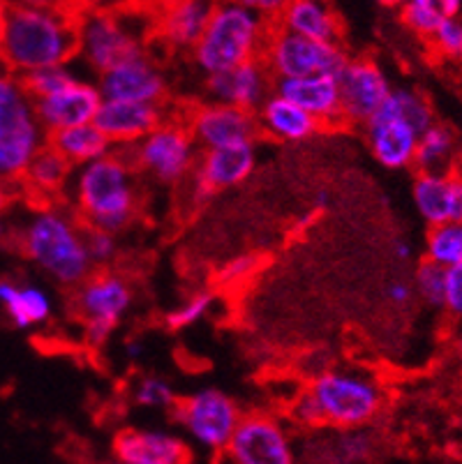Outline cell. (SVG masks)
Returning a JSON list of instances; mask_svg holds the SVG:
<instances>
[{"instance_id":"cell-22","label":"cell","mask_w":462,"mask_h":464,"mask_svg":"<svg viewBox=\"0 0 462 464\" xmlns=\"http://www.w3.org/2000/svg\"><path fill=\"white\" fill-rule=\"evenodd\" d=\"M412 201L428 227L442 222H462V174L418 171L412 185Z\"/></svg>"},{"instance_id":"cell-16","label":"cell","mask_w":462,"mask_h":464,"mask_svg":"<svg viewBox=\"0 0 462 464\" xmlns=\"http://www.w3.org/2000/svg\"><path fill=\"white\" fill-rule=\"evenodd\" d=\"M102 97L109 100H137L164 104L167 79L160 65L146 52L116 63L95 77Z\"/></svg>"},{"instance_id":"cell-25","label":"cell","mask_w":462,"mask_h":464,"mask_svg":"<svg viewBox=\"0 0 462 464\" xmlns=\"http://www.w3.org/2000/svg\"><path fill=\"white\" fill-rule=\"evenodd\" d=\"M257 116V128L269 134L270 139L285 143H300L315 137L321 125L317 123L310 113L287 100L280 92H270L261 107L254 111Z\"/></svg>"},{"instance_id":"cell-55","label":"cell","mask_w":462,"mask_h":464,"mask_svg":"<svg viewBox=\"0 0 462 464\" xmlns=\"http://www.w3.org/2000/svg\"><path fill=\"white\" fill-rule=\"evenodd\" d=\"M139 3H143V5L152 7V5H158V3H162V0H139Z\"/></svg>"},{"instance_id":"cell-30","label":"cell","mask_w":462,"mask_h":464,"mask_svg":"<svg viewBox=\"0 0 462 464\" xmlns=\"http://www.w3.org/2000/svg\"><path fill=\"white\" fill-rule=\"evenodd\" d=\"M72 169L74 167L56 149H51L49 143H44L35 153V158L28 162L19 185L42 197V199H51L54 194L63 192L70 185Z\"/></svg>"},{"instance_id":"cell-44","label":"cell","mask_w":462,"mask_h":464,"mask_svg":"<svg viewBox=\"0 0 462 464\" xmlns=\"http://www.w3.org/2000/svg\"><path fill=\"white\" fill-rule=\"evenodd\" d=\"M387 298L396 305H407L414 298V285L405 280H396L387 286Z\"/></svg>"},{"instance_id":"cell-48","label":"cell","mask_w":462,"mask_h":464,"mask_svg":"<svg viewBox=\"0 0 462 464\" xmlns=\"http://www.w3.org/2000/svg\"><path fill=\"white\" fill-rule=\"evenodd\" d=\"M125 353H127V358H133V361H137V358H142V353H143L142 342H139V340L127 342V344H125Z\"/></svg>"},{"instance_id":"cell-35","label":"cell","mask_w":462,"mask_h":464,"mask_svg":"<svg viewBox=\"0 0 462 464\" xmlns=\"http://www.w3.org/2000/svg\"><path fill=\"white\" fill-rule=\"evenodd\" d=\"M215 305V296L211 291H194L192 296L185 298L176 310L167 314V326L172 331H183V328L194 326V324L203 322L211 314Z\"/></svg>"},{"instance_id":"cell-34","label":"cell","mask_w":462,"mask_h":464,"mask_svg":"<svg viewBox=\"0 0 462 464\" xmlns=\"http://www.w3.org/2000/svg\"><path fill=\"white\" fill-rule=\"evenodd\" d=\"M133 400L143 409H173L178 395L167 379L148 374V377L137 379L133 388Z\"/></svg>"},{"instance_id":"cell-52","label":"cell","mask_w":462,"mask_h":464,"mask_svg":"<svg viewBox=\"0 0 462 464\" xmlns=\"http://www.w3.org/2000/svg\"><path fill=\"white\" fill-rule=\"evenodd\" d=\"M456 164L460 167V171H462V137L457 139V146H456Z\"/></svg>"},{"instance_id":"cell-54","label":"cell","mask_w":462,"mask_h":464,"mask_svg":"<svg viewBox=\"0 0 462 464\" xmlns=\"http://www.w3.org/2000/svg\"><path fill=\"white\" fill-rule=\"evenodd\" d=\"M409 3H421V5H437V0H409Z\"/></svg>"},{"instance_id":"cell-14","label":"cell","mask_w":462,"mask_h":464,"mask_svg":"<svg viewBox=\"0 0 462 464\" xmlns=\"http://www.w3.org/2000/svg\"><path fill=\"white\" fill-rule=\"evenodd\" d=\"M338 83H340V107L342 123L366 125L368 118L381 107L391 92V79L375 61L356 58L342 65L338 72Z\"/></svg>"},{"instance_id":"cell-32","label":"cell","mask_w":462,"mask_h":464,"mask_svg":"<svg viewBox=\"0 0 462 464\" xmlns=\"http://www.w3.org/2000/svg\"><path fill=\"white\" fill-rule=\"evenodd\" d=\"M426 259L448 268L462 261V222H442L430 227L426 238Z\"/></svg>"},{"instance_id":"cell-1","label":"cell","mask_w":462,"mask_h":464,"mask_svg":"<svg viewBox=\"0 0 462 464\" xmlns=\"http://www.w3.org/2000/svg\"><path fill=\"white\" fill-rule=\"evenodd\" d=\"M76 61V14L63 3L10 5L0 21V65L24 77Z\"/></svg>"},{"instance_id":"cell-50","label":"cell","mask_w":462,"mask_h":464,"mask_svg":"<svg viewBox=\"0 0 462 464\" xmlns=\"http://www.w3.org/2000/svg\"><path fill=\"white\" fill-rule=\"evenodd\" d=\"M10 225H7L5 222V218H3V215H0V243H5L7 238H10Z\"/></svg>"},{"instance_id":"cell-53","label":"cell","mask_w":462,"mask_h":464,"mask_svg":"<svg viewBox=\"0 0 462 464\" xmlns=\"http://www.w3.org/2000/svg\"><path fill=\"white\" fill-rule=\"evenodd\" d=\"M7 10H10V3H7V0H0V21L7 14Z\"/></svg>"},{"instance_id":"cell-19","label":"cell","mask_w":462,"mask_h":464,"mask_svg":"<svg viewBox=\"0 0 462 464\" xmlns=\"http://www.w3.org/2000/svg\"><path fill=\"white\" fill-rule=\"evenodd\" d=\"M185 125L202 150L254 139L260 132L257 116L252 111L231 107V104L211 102V100L194 107L185 118Z\"/></svg>"},{"instance_id":"cell-12","label":"cell","mask_w":462,"mask_h":464,"mask_svg":"<svg viewBox=\"0 0 462 464\" xmlns=\"http://www.w3.org/2000/svg\"><path fill=\"white\" fill-rule=\"evenodd\" d=\"M224 458L236 464H287L296 458V446L278 419L269 413H245L229 439Z\"/></svg>"},{"instance_id":"cell-40","label":"cell","mask_w":462,"mask_h":464,"mask_svg":"<svg viewBox=\"0 0 462 464\" xmlns=\"http://www.w3.org/2000/svg\"><path fill=\"white\" fill-rule=\"evenodd\" d=\"M444 307L453 316L462 319V261L447 268V280H444Z\"/></svg>"},{"instance_id":"cell-27","label":"cell","mask_w":462,"mask_h":464,"mask_svg":"<svg viewBox=\"0 0 462 464\" xmlns=\"http://www.w3.org/2000/svg\"><path fill=\"white\" fill-rule=\"evenodd\" d=\"M275 26L319 42H340V21L329 0H287L273 21Z\"/></svg>"},{"instance_id":"cell-26","label":"cell","mask_w":462,"mask_h":464,"mask_svg":"<svg viewBox=\"0 0 462 464\" xmlns=\"http://www.w3.org/2000/svg\"><path fill=\"white\" fill-rule=\"evenodd\" d=\"M0 310L7 322L19 331L46 326L54 316V301L49 291L35 285L15 282L12 277H0Z\"/></svg>"},{"instance_id":"cell-24","label":"cell","mask_w":462,"mask_h":464,"mask_svg":"<svg viewBox=\"0 0 462 464\" xmlns=\"http://www.w3.org/2000/svg\"><path fill=\"white\" fill-rule=\"evenodd\" d=\"M273 91L299 104L300 109H305L319 125L342 123L338 74H308V77L275 79Z\"/></svg>"},{"instance_id":"cell-39","label":"cell","mask_w":462,"mask_h":464,"mask_svg":"<svg viewBox=\"0 0 462 464\" xmlns=\"http://www.w3.org/2000/svg\"><path fill=\"white\" fill-rule=\"evenodd\" d=\"M86 250L91 256L93 266H104L113 261L116 256V234L107 229H95V227H86Z\"/></svg>"},{"instance_id":"cell-56","label":"cell","mask_w":462,"mask_h":464,"mask_svg":"<svg viewBox=\"0 0 462 464\" xmlns=\"http://www.w3.org/2000/svg\"><path fill=\"white\" fill-rule=\"evenodd\" d=\"M457 353H460V358H462V337L457 340Z\"/></svg>"},{"instance_id":"cell-20","label":"cell","mask_w":462,"mask_h":464,"mask_svg":"<svg viewBox=\"0 0 462 464\" xmlns=\"http://www.w3.org/2000/svg\"><path fill=\"white\" fill-rule=\"evenodd\" d=\"M164 118H167L164 104L102 97V104L93 118V123L104 132L113 149H125V146H133L139 139L146 137L152 128H158Z\"/></svg>"},{"instance_id":"cell-3","label":"cell","mask_w":462,"mask_h":464,"mask_svg":"<svg viewBox=\"0 0 462 464\" xmlns=\"http://www.w3.org/2000/svg\"><path fill=\"white\" fill-rule=\"evenodd\" d=\"M19 247L42 273L63 286H79L93 271L86 227L58 206H42L16 234Z\"/></svg>"},{"instance_id":"cell-33","label":"cell","mask_w":462,"mask_h":464,"mask_svg":"<svg viewBox=\"0 0 462 464\" xmlns=\"http://www.w3.org/2000/svg\"><path fill=\"white\" fill-rule=\"evenodd\" d=\"M76 74H79V72H76V67L72 65V63H61V65H46L40 67V70L28 72V74L21 77V82H24L28 95L35 100V97L49 95V92L58 91V88L65 86L70 79H74Z\"/></svg>"},{"instance_id":"cell-10","label":"cell","mask_w":462,"mask_h":464,"mask_svg":"<svg viewBox=\"0 0 462 464\" xmlns=\"http://www.w3.org/2000/svg\"><path fill=\"white\" fill-rule=\"evenodd\" d=\"M173 411L185 432V441L211 458L224 455L229 439L243 416L236 400L220 388H199L188 398L178 400Z\"/></svg>"},{"instance_id":"cell-29","label":"cell","mask_w":462,"mask_h":464,"mask_svg":"<svg viewBox=\"0 0 462 464\" xmlns=\"http://www.w3.org/2000/svg\"><path fill=\"white\" fill-rule=\"evenodd\" d=\"M46 143L51 149H56L72 167H82V164L93 162V160L113 150L112 141L104 137V132L95 123H82L56 130V132H51L46 137Z\"/></svg>"},{"instance_id":"cell-49","label":"cell","mask_w":462,"mask_h":464,"mask_svg":"<svg viewBox=\"0 0 462 464\" xmlns=\"http://www.w3.org/2000/svg\"><path fill=\"white\" fill-rule=\"evenodd\" d=\"M10 5H51V3H63V0H7Z\"/></svg>"},{"instance_id":"cell-7","label":"cell","mask_w":462,"mask_h":464,"mask_svg":"<svg viewBox=\"0 0 462 464\" xmlns=\"http://www.w3.org/2000/svg\"><path fill=\"white\" fill-rule=\"evenodd\" d=\"M435 123V111L414 88H391L381 107L366 121L368 146L384 169L414 167L418 134Z\"/></svg>"},{"instance_id":"cell-43","label":"cell","mask_w":462,"mask_h":464,"mask_svg":"<svg viewBox=\"0 0 462 464\" xmlns=\"http://www.w3.org/2000/svg\"><path fill=\"white\" fill-rule=\"evenodd\" d=\"M236 3H241L245 7H252L254 12H260V14H264L270 21H275L280 10L287 5V0H236Z\"/></svg>"},{"instance_id":"cell-51","label":"cell","mask_w":462,"mask_h":464,"mask_svg":"<svg viewBox=\"0 0 462 464\" xmlns=\"http://www.w3.org/2000/svg\"><path fill=\"white\" fill-rule=\"evenodd\" d=\"M377 5H384V7H402L407 0H375Z\"/></svg>"},{"instance_id":"cell-47","label":"cell","mask_w":462,"mask_h":464,"mask_svg":"<svg viewBox=\"0 0 462 464\" xmlns=\"http://www.w3.org/2000/svg\"><path fill=\"white\" fill-rule=\"evenodd\" d=\"M437 7L442 10V14L457 16L462 10V0H437Z\"/></svg>"},{"instance_id":"cell-18","label":"cell","mask_w":462,"mask_h":464,"mask_svg":"<svg viewBox=\"0 0 462 464\" xmlns=\"http://www.w3.org/2000/svg\"><path fill=\"white\" fill-rule=\"evenodd\" d=\"M218 0H162L151 7V37L160 44L190 52L202 37Z\"/></svg>"},{"instance_id":"cell-15","label":"cell","mask_w":462,"mask_h":464,"mask_svg":"<svg viewBox=\"0 0 462 464\" xmlns=\"http://www.w3.org/2000/svg\"><path fill=\"white\" fill-rule=\"evenodd\" d=\"M100 104L102 92L97 88V82L91 77H84V74H76L58 91L33 100L35 116L46 134L72 128V125L93 123Z\"/></svg>"},{"instance_id":"cell-36","label":"cell","mask_w":462,"mask_h":464,"mask_svg":"<svg viewBox=\"0 0 462 464\" xmlns=\"http://www.w3.org/2000/svg\"><path fill=\"white\" fill-rule=\"evenodd\" d=\"M444 280L447 268L426 259L414 273V294H418L426 305L444 307Z\"/></svg>"},{"instance_id":"cell-4","label":"cell","mask_w":462,"mask_h":464,"mask_svg":"<svg viewBox=\"0 0 462 464\" xmlns=\"http://www.w3.org/2000/svg\"><path fill=\"white\" fill-rule=\"evenodd\" d=\"M151 31V7L139 0L82 12L76 14V61L97 77L116 63L146 52Z\"/></svg>"},{"instance_id":"cell-41","label":"cell","mask_w":462,"mask_h":464,"mask_svg":"<svg viewBox=\"0 0 462 464\" xmlns=\"http://www.w3.org/2000/svg\"><path fill=\"white\" fill-rule=\"evenodd\" d=\"M254 268H257V256L241 255V256H236V259L229 261L222 271H220V282L227 286L236 285V282H243V280H248L250 273H252Z\"/></svg>"},{"instance_id":"cell-37","label":"cell","mask_w":462,"mask_h":464,"mask_svg":"<svg viewBox=\"0 0 462 464\" xmlns=\"http://www.w3.org/2000/svg\"><path fill=\"white\" fill-rule=\"evenodd\" d=\"M442 10L437 5H421V3H409L402 5V21L412 33L421 37H432L442 21Z\"/></svg>"},{"instance_id":"cell-13","label":"cell","mask_w":462,"mask_h":464,"mask_svg":"<svg viewBox=\"0 0 462 464\" xmlns=\"http://www.w3.org/2000/svg\"><path fill=\"white\" fill-rule=\"evenodd\" d=\"M254 164H257L254 139L202 150L190 174L194 201H209L213 194L243 183L254 171Z\"/></svg>"},{"instance_id":"cell-31","label":"cell","mask_w":462,"mask_h":464,"mask_svg":"<svg viewBox=\"0 0 462 464\" xmlns=\"http://www.w3.org/2000/svg\"><path fill=\"white\" fill-rule=\"evenodd\" d=\"M456 146L457 137L453 134V130L435 121L418 134L414 167L418 171H447V169H453V164H456Z\"/></svg>"},{"instance_id":"cell-45","label":"cell","mask_w":462,"mask_h":464,"mask_svg":"<svg viewBox=\"0 0 462 464\" xmlns=\"http://www.w3.org/2000/svg\"><path fill=\"white\" fill-rule=\"evenodd\" d=\"M16 188H19V183H15V180L0 179V215L5 213L12 206V201H15Z\"/></svg>"},{"instance_id":"cell-21","label":"cell","mask_w":462,"mask_h":464,"mask_svg":"<svg viewBox=\"0 0 462 464\" xmlns=\"http://www.w3.org/2000/svg\"><path fill=\"white\" fill-rule=\"evenodd\" d=\"M113 458L123 464H181L192 458V450L181 434L127 428L113 439Z\"/></svg>"},{"instance_id":"cell-9","label":"cell","mask_w":462,"mask_h":464,"mask_svg":"<svg viewBox=\"0 0 462 464\" xmlns=\"http://www.w3.org/2000/svg\"><path fill=\"white\" fill-rule=\"evenodd\" d=\"M121 150L134 169L148 174L158 183L176 185L190 179L202 149L190 134L185 121L176 123V121L164 118L162 123L152 128L146 137Z\"/></svg>"},{"instance_id":"cell-8","label":"cell","mask_w":462,"mask_h":464,"mask_svg":"<svg viewBox=\"0 0 462 464\" xmlns=\"http://www.w3.org/2000/svg\"><path fill=\"white\" fill-rule=\"evenodd\" d=\"M46 137L21 77L0 65V179L19 183Z\"/></svg>"},{"instance_id":"cell-46","label":"cell","mask_w":462,"mask_h":464,"mask_svg":"<svg viewBox=\"0 0 462 464\" xmlns=\"http://www.w3.org/2000/svg\"><path fill=\"white\" fill-rule=\"evenodd\" d=\"M393 255H396V259L400 261H412L414 259V247L409 240H393Z\"/></svg>"},{"instance_id":"cell-17","label":"cell","mask_w":462,"mask_h":464,"mask_svg":"<svg viewBox=\"0 0 462 464\" xmlns=\"http://www.w3.org/2000/svg\"><path fill=\"white\" fill-rule=\"evenodd\" d=\"M273 74L261 58L239 63L229 70L206 74V97L211 102L257 111L266 97L273 92Z\"/></svg>"},{"instance_id":"cell-5","label":"cell","mask_w":462,"mask_h":464,"mask_svg":"<svg viewBox=\"0 0 462 464\" xmlns=\"http://www.w3.org/2000/svg\"><path fill=\"white\" fill-rule=\"evenodd\" d=\"M384 407V391L372 377L356 370H329L312 379L299 398L294 416L310 428H361Z\"/></svg>"},{"instance_id":"cell-28","label":"cell","mask_w":462,"mask_h":464,"mask_svg":"<svg viewBox=\"0 0 462 464\" xmlns=\"http://www.w3.org/2000/svg\"><path fill=\"white\" fill-rule=\"evenodd\" d=\"M330 434H312L303 458L315 462H366L377 453L375 437L361 428H330Z\"/></svg>"},{"instance_id":"cell-42","label":"cell","mask_w":462,"mask_h":464,"mask_svg":"<svg viewBox=\"0 0 462 464\" xmlns=\"http://www.w3.org/2000/svg\"><path fill=\"white\" fill-rule=\"evenodd\" d=\"M130 0H63V5L70 7L74 14H82V12L91 10H104V7H118L125 5Z\"/></svg>"},{"instance_id":"cell-38","label":"cell","mask_w":462,"mask_h":464,"mask_svg":"<svg viewBox=\"0 0 462 464\" xmlns=\"http://www.w3.org/2000/svg\"><path fill=\"white\" fill-rule=\"evenodd\" d=\"M437 52L453 61H462V21L457 16H442L437 31L430 37Z\"/></svg>"},{"instance_id":"cell-23","label":"cell","mask_w":462,"mask_h":464,"mask_svg":"<svg viewBox=\"0 0 462 464\" xmlns=\"http://www.w3.org/2000/svg\"><path fill=\"white\" fill-rule=\"evenodd\" d=\"M76 310L84 322H97L116 328L133 307V291L121 276L100 273L88 276L76 289Z\"/></svg>"},{"instance_id":"cell-11","label":"cell","mask_w":462,"mask_h":464,"mask_svg":"<svg viewBox=\"0 0 462 464\" xmlns=\"http://www.w3.org/2000/svg\"><path fill=\"white\" fill-rule=\"evenodd\" d=\"M261 61L273 79L308 77V74H338L347 63L340 42H319L285 28H270Z\"/></svg>"},{"instance_id":"cell-2","label":"cell","mask_w":462,"mask_h":464,"mask_svg":"<svg viewBox=\"0 0 462 464\" xmlns=\"http://www.w3.org/2000/svg\"><path fill=\"white\" fill-rule=\"evenodd\" d=\"M134 167L121 149L72 169L70 197L84 227L118 234L137 215Z\"/></svg>"},{"instance_id":"cell-6","label":"cell","mask_w":462,"mask_h":464,"mask_svg":"<svg viewBox=\"0 0 462 464\" xmlns=\"http://www.w3.org/2000/svg\"><path fill=\"white\" fill-rule=\"evenodd\" d=\"M270 28L273 21L252 7L241 5L236 0H218L202 37L190 49L194 65L203 74H213L261 58Z\"/></svg>"}]
</instances>
